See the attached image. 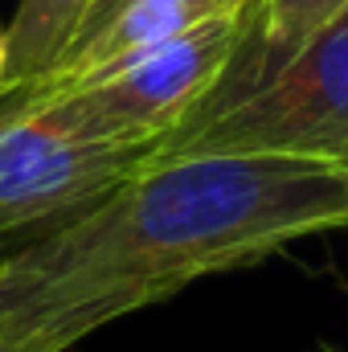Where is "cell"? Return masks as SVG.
<instances>
[{"instance_id":"cell-1","label":"cell","mask_w":348,"mask_h":352,"mask_svg":"<svg viewBox=\"0 0 348 352\" xmlns=\"http://www.w3.org/2000/svg\"><path fill=\"white\" fill-rule=\"evenodd\" d=\"M348 230V168L295 156H152L83 217L0 258V352H70L197 278Z\"/></svg>"},{"instance_id":"cell-6","label":"cell","mask_w":348,"mask_h":352,"mask_svg":"<svg viewBox=\"0 0 348 352\" xmlns=\"http://www.w3.org/2000/svg\"><path fill=\"white\" fill-rule=\"evenodd\" d=\"M90 8H94V0H21L17 4V16L4 29V37H8V94L33 87L41 74H50L62 62V54L78 41Z\"/></svg>"},{"instance_id":"cell-10","label":"cell","mask_w":348,"mask_h":352,"mask_svg":"<svg viewBox=\"0 0 348 352\" xmlns=\"http://www.w3.org/2000/svg\"><path fill=\"white\" fill-rule=\"evenodd\" d=\"M307 352H345L340 344H328V340H320V344H312Z\"/></svg>"},{"instance_id":"cell-3","label":"cell","mask_w":348,"mask_h":352,"mask_svg":"<svg viewBox=\"0 0 348 352\" xmlns=\"http://www.w3.org/2000/svg\"><path fill=\"white\" fill-rule=\"evenodd\" d=\"M254 25L250 12L209 21L168 45L140 54L87 87L41 94V98H4L0 107H21L78 140L115 144H164L180 123H188L226 82Z\"/></svg>"},{"instance_id":"cell-7","label":"cell","mask_w":348,"mask_h":352,"mask_svg":"<svg viewBox=\"0 0 348 352\" xmlns=\"http://www.w3.org/2000/svg\"><path fill=\"white\" fill-rule=\"evenodd\" d=\"M345 8H348V0H259L254 4V25H250V37H246V41H254V70H250L246 82H238L230 90L250 87V82H259L262 74H270L274 66H283L291 54H299Z\"/></svg>"},{"instance_id":"cell-8","label":"cell","mask_w":348,"mask_h":352,"mask_svg":"<svg viewBox=\"0 0 348 352\" xmlns=\"http://www.w3.org/2000/svg\"><path fill=\"white\" fill-rule=\"evenodd\" d=\"M119 4H123V0H94V8H90L87 25H83V33H87V29H94V25H98V21H102V16H111V12H115V8H119ZM83 33H78V37H83Z\"/></svg>"},{"instance_id":"cell-9","label":"cell","mask_w":348,"mask_h":352,"mask_svg":"<svg viewBox=\"0 0 348 352\" xmlns=\"http://www.w3.org/2000/svg\"><path fill=\"white\" fill-rule=\"evenodd\" d=\"M8 94V37L0 29V98Z\"/></svg>"},{"instance_id":"cell-4","label":"cell","mask_w":348,"mask_h":352,"mask_svg":"<svg viewBox=\"0 0 348 352\" xmlns=\"http://www.w3.org/2000/svg\"><path fill=\"white\" fill-rule=\"evenodd\" d=\"M160 144L78 140L33 111L0 107V242L41 238L111 197Z\"/></svg>"},{"instance_id":"cell-5","label":"cell","mask_w":348,"mask_h":352,"mask_svg":"<svg viewBox=\"0 0 348 352\" xmlns=\"http://www.w3.org/2000/svg\"><path fill=\"white\" fill-rule=\"evenodd\" d=\"M254 4L259 0H123L111 16H102L62 54V62L50 74H41L33 87L17 90L8 98H41V94L87 87L140 54H152L209 21L250 12Z\"/></svg>"},{"instance_id":"cell-2","label":"cell","mask_w":348,"mask_h":352,"mask_svg":"<svg viewBox=\"0 0 348 352\" xmlns=\"http://www.w3.org/2000/svg\"><path fill=\"white\" fill-rule=\"evenodd\" d=\"M156 156H295L348 168V8L259 82L205 102Z\"/></svg>"}]
</instances>
